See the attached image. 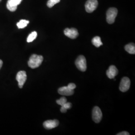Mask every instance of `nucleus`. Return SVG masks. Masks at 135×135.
Returning <instances> with one entry per match:
<instances>
[{"mask_svg": "<svg viewBox=\"0 0 135 135\" xmlns=\"http://www.w3.org/2000/svg\"><path fill=\"white\" fill-rule=\"evenodd\" d=\"M102 118V112L100 108L96 106L94 108L92 111V119L96 123H99L101 121Z\"/></svg>", "mask_w": 135, "mask_h": 135, "instance_id": "obj_4", "label": "nucleus"}, {"mask_svg": "<svg viewBox=\"0 0 135 135\" xmlns=\"http://www.w3.org/2000/svg\"><path fill=\"white\" fill-rule=\"evenodd\" d=\"M75 65L78 69L82 71L85 72L87 70L86 59L84 56H79L75 61Z\"/></svg>", "mask_w": 135, "mask_h": 135, "instance_id": "obj_3", "label": "nucleus"}, {"mask_svg": "<svg viewBox=\"0 0 135 135\" xmlns=\"http://www.w3.org/2000/svg\"><path fill=\"white\" fill-rule=\"evenodd\" d=\"M43 61V57L36 54L32 55L29 59L28 64L29 67L35 69L39 67Z\"/></svg>", "mask_w": 135, "mask_h": 135, "instance_id": "obj_1", "label": "nucleus"}, {"mask_svg": "<svg viewBox=\"0 0 135 135\" xmlns=\"http://www.w3.org/2000/svg\"><path fill=\"white\" fill-rule=\"evenodd\" d=\"M130 80L129 78H123L120 84V90L122 92H127L130 87Z\"/></svg>", "mask_w": 135, "mask_h": 135, "instance_id": "obj_7", "label": "nucleus"}, {"mask_svg": "<svg viewBox=\"0 0 135 135\" xmlns=\"http://www.w3.org/2000/svg\"><path fill=\"white\" fill-rule=\"evenodd\" d=\"M92 44L97 48H99L102 45H103V43L102 42L101 39L100 37L96 36L92 40Z\"/></svg>", "mask_w": 135, "mask_h": 135, "instance_id": "obj_14", "label": "nucleus"}, {"mask_svg": "<svg viewBox=\"0 0 135 135\" xmlns=\"http://www.w3.org/2000/svg\"><path fill=\"white\" fill-rule=\"evenodd\" d=\"M67 102V99L65 97H62L59 100H58L56 101V103L58 104V105H59L61 106L64 105Z\"/></svg>", "mask_w": 135, "mask_h": 135, "instance_id": "obj_19", "label": "nucleus"}, {"mask_svg": "<svg viewBox=\"0 0 135 135\" xmlns=\"http://www.w3.org/2000/svg\"><path fill=\"white\" fill-rule=\"evenodd\" d=\"M126 51L130 54H135V46L134 43H130L127 45L125 47Z\"/></svg>", "mask_w": 135, "mask_h": 135, "instance_id": "obj_13", "label": "nucleus"}, {"mask_svg": "<svg viewBox=\"0 0 135 135\" xmlns=\"http://www.w3.org/2000/svg\"><path fill=\"white\" fill-rule=\"evenodd\" d=\"M118 14V10L115 8H110L107 12V22L108 24H112L115 22Z\"/></svg>", "mask_w": 135, "mask_h": 135, "instance_id": "obj_2", "label": "nucleus"}, {"mask_svg": "<svg viewBox=\"0 0 135 135\" xmlns=\"http://www.w3.org/2000/svg\"><path fill=\"white\" fill-rule=\"evenodd\" d=\"M72 105L71 103L67 102L64 105L61 106V108L60 109V111L63 113H65L67 112L68 109H70L72 107Z\"/></svg>", "mask_w": 135, "mask_h": 135, "instance_id": "obj_16", "label": "nucleus"}, {"mask_svg": "<svg viewBox=\"0 0 135 135\" xmlns=\"http://www.w3.org/2000/svg\"><path fill=\"white\" fill-rule=\"evenodd\" d=\"M68 87L71 90H74L76 88V85L74 84V83H70L68 85Z\"/></svg>", "mask_w": 135, "mask_h": 135, "instance_id": "obj_20", "label": "nucleus"}, {"mask_svg": "<svg viewBox=\"0 0 135 135\" xmlns=\"http://www.w3.org/2000/svg\"><path fill=\"white\" fill-rule=\"evenodd\" d=\"M98 5L97 0H88L85 4V9L88 13H92L96 10Z\"/></svg>", "mask_w": 135, "mask_h": 135, "instance_id": "obj_6", "label": "nucleus"}, {"mask_svg": "<svg viewBox=\"0 0 135 135\" xmlns=\"http://www.w3.org/2000/svg\"><path fill=\"white\" fill-rule=\"evenodd\" d=\"M59 125V122L57 120H47L44 122L43 123L44 127L46 129L50 130L58 127Z\"/></svg>", "mask_w": 135, "mask_h": 135, "instance_id": "obj_10", "label": "nucleus"}, {"mask_svg": "<svg viewBox=\"0 0 135 135\" xmlns=\"http://www.w3.org/2000/svg\"><path fill=\"white\" fill-rule=\"evenodd\" d=\"M29 23V21L26 20H21L17 24V26L19 29H23L27 27Z\"/></svg>", "mask_w": 135, "mask_h": 135, "instance_id": "obj_15", "label": "nucleus"}, {"mask_svg": "<svg viewBox=\"0 0 135 135\" xmlns=\"http://www.w3.org/2000/svg\"><path fill=\"white\" fill-rule=\"evenodd\" d=\"M64 34L68 38L72 39L77 38L79 36L78 30L75 28H67L64 30Z\"/></svg>", "mask_w": 135, "mask_h": 135, "instance_id": "obj_9", "label": "nucleus"}, {"mask_svg": "<svg viewBox=\"0 0 135 135\" xmlns=\"http://www.w3.org/2000/svg\"><path fill=\"white\" fill-rule=\"evenodd\" d=\"M37 37V33L36 31H34L32 32L31 34L29 35L27 38V42L30 43L34 41Z\"/></svg>", "mask_w": 135, "mask_h": 135, "instance_id": "obj_17", "label": "nucleus"}, {"mask_svg": "<svg viewBox=\"0 0 135 135\" xmlns=\"http://www.w3.org/2000/svg\"><path fill=\"white\" fill-rule=\"evenodd\" d=\"M61 0H49L47 2V6L49 8H52L54 5L59 3Z\"/></svg>", "mask_w": 135, "mask_h": 135, "instance_id": "obj_18", "label": "nucleus"}, {"mask_svg": "<svg viewBox=\"0 0 135 135\" xmlns=\"http://www.w3.org/2000/svg\"><path fill=\"white\" fill-rule=\"evenodd\" d=\"M1 1H2V0H0V2H1Z\"/></svg>", "mask_w": 135, "mask_h": 135, "instance_id": "obj_23", "label": "nucleus"}, {"mask_svg": "<svg viewBox=\"0 0 135 135\" xmlns=\"http://www.w3.org/2000/svg\"><path fill=\"white\" fill-rule=\"evenodd\" d=\"M58 93L60 95L63 96H69L73 95L74 93V91L73 90L69 89L68 86H64L61 87L58 89Z\"/></svg>", "mask_w": 135, "mask_h": 135, "instance_id": "obj_12", "label": "nucleus"}, {"mask_svg": "<svg viewBox=\"0 0 135 135\" xmlns=\"http://www.w3.org/2000/svg\"><path fill=\"white\" fill-rule=\"evenodd\" d=\"M118 135H130V134L128 133V132H125V131H124V132H122L121 133H118Z\"/></svg>", "mask_w": 135, "mask_h": 135, "instance_id": "obj_21", "label": "nucleus"}, {"mask_svg": "<svg viewBox=\"0 0 135 135\" xmlns=\"http://www.w3.org/2000/svg\"><path fill=\"white\" fill-rule=\"evenodd\" d=\"M106 74L109 79H114L118 74V70L116 66L112 65L107 71Z\"/></svg>", "mask_w": 135, "mask_h": 135, "instance_id": "obj_11", "label": "nucleus"}, {"mask_svg": "<svg viewBox=\"0 0 135 135\" xmlns=\"http://www.w3.org/2000/svg\"><path fill=\"white\" fill-rule=\"evenodd\" d=\"M27 74L24 71H21L17 73L16 76V80L18 82V85L20 88H22L27 80Z\"/></svg>", "mask_w": 135, "mask_h": 135, "instance_id": "obj_5", "label": "nucleus"}, {"mask_svg": "<svg viewBox=\"0 0 135 135\" xmlns=\"http://www.w3.org/2000/svg\"><path fill=\"white\" fill-rule=\"evenodd\" d=\"M3 61L1 60H0V69H1V68L2 67V66H3Z\"/></svg>", "mask_w": 135, "mask_h": 135, "instance_id": "obj_22", "label": "nucleus"}, {"mask_svg": "<svg viewBox=\"0 0 135 135\" xmlns=\"http://www.w3.org/2000/svg\"><path fill=\"white\" fill-rule=\"evenodd\" d=\"M22 0H8L7 3V8L11 12H14L17 9V6Z\"/></svg>", "mask_w": 135, "mask_h": 135, "instance_id": "obj_8", "label": "nucleus"}]
</instances>
